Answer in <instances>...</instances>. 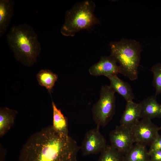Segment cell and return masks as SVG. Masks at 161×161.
<instances>
[{
  "label": "cell",
  "mask_w": 161,
  "mask_h": 161,
  "mask_svg": "<svg viewBox=\"0 0 161 161\" xmlns=\"http://www.w3.org/2000/svg\"><path fill=\"white\" fill-rule=\"evenodd\" d=\"M80 149L70 137L60 135L49 126L34 133L20 150L19 161H77Z\"/></svg>",
  "instance_id": "obj_1"
},
{
  "label": "cell",
  "mask_w": 161,
  "mask_h": 161,
  "mask_svg": "<svg viewBox=\"0 0 161 161\" xmlns=\"http://www.w3.org/2000/svg\"><path fill=\"white\" fill-rule=\"evenodd\" d=\"M6 40L18 61L29 66L36 62L41 46L37 34L30 26L24 24L12 26Z\"/></svg>",
  "instance_id": "obj_2"
},
{
  "label": "cell",
  "mask_w": 161,
  "mask_h": 161,
  "mask_svg": "<svg viewBox=\"0 0 161 161\" xmlns=\"http://www.w3.org/2000/svg\"><path fill=\"white\" fill-rule=\"evenodd\" d=\"M111 55L119 64V73L131 80L138 77V67L142 51L139 43L134 40L123 39L110 44Z\"/></svg>",
  "instance_id": "obj_3"
},
{
  "label": "cell",
  "mask_w": 161,
  "mask_h": 161,
  "mask_svg": "<svg viewBox=\"0 0 161 161\" xmlns=\"http://www.w3.org/2000/svg\"><path fill=\"white\" fill-rule=\"evenodd\" d=\"M95 7L94 2L86 0L76 3L67 10L64 23L61 29L62 34L73 37L81 30L89 29L99 24L100 21L94 13Z\"/></svg>",
  "instance_id": "obj_4"
},
{
  "label": "cell",
  "mask_w": 161,
  "mask_h": 161,
  "mask_svg": "<svg viewBox=\"0 0 161 161\" xmlns=\"http://www.w3.org/2000/svg\"><path fill=\"white\" fill-rule=\"evenodd\" d=\"M115 92L109 86H102L100 98L92 109L97 126H105L112 119L115 112Z\"/></svg>",
  "instance_id": "obj_5"
},
{
  "label": "cell",
  "mask_w": 161,
  "mask_h": 161,
  "mask_svg": "<svg viewBox=\"0 0 161 161\" xmlns=\"http://www.w3.org/2000/svg\"><path fill=\"white\" fill-rule=\"evenodd\" d=\"M130 130L134 143L150 145L159 134V127L151 120L142 118L132 126Z\"/></svg>",
  "instance_id": "obj_6"
},
{
  "label": "cell",
  "mask_w": 161,
  "mask_h": 161,
  "mask_svg": "<svg viewBox=\"0 0 161 161\" xmlns=\"http://www.w3.org/2000/svg\"><path fill=\"white\" fill-rule=\"evenodd\" d=\"M97 127L87 131L80 147L82 154L87 156L100 153L106 145V141Z\"/></svg>",
  "instance_id": "obj_7"
},
{
  "label": "cell",
  "mask_w": 161,
  "mask_h": 161,
  "mask_svg": "<svg viewBox=\"0 0 161 161\" xmlns=\"http://www.w3.org/2000/svg\"><path fill=\"white\" fill-rule=\"evenodd\" d=\"M111 145L123 155H125L134 143L130 128L120 125L109 133Z\"/></svg>",
  "instance_id": "obj_8"
},
{
  "label": "cell",
  "mask_w": 161,
  "mask_h": 161,
  "mask_svg": "<svg viewBox=\"0 0 161 161\" xmlns=\"http://www.w3.org/2000/svg\"><path fill=\"white\" fill-rule=\"evenodd\" d=\"M117 63L111 55L102 56L98 62L90 67L89 72L91 75L95 76L103 75L107 77L117 75L119 73V70Z\"/></svg>",
  "instance_id": "obj_9"
},
{
  "label": "cell",
  "mask_w": 161,
  "mask_h": 161,
  "mask_svg": "<svg viewBox=\"0 0 161 161\" xmlns=\"http://www.w3.org/2000/svg\"><path fill=\"white\" fill-rule=\"evenodd\" d=\"M141 106L133 101L126 102L125 110L120 120V125L129 128L137 123L140 118Z\"/></svg>",
  "instance_id": "obj_10"
},
{
  "label": "cell",
  "mask_w": 161,
  "mask_h": 161,
  "mask_svg": "<svg viewBox=\"0 0 161 161\" xmlns=\"http://www.w3.org/2000/svg\"><path fill=\"white\" fill-rule=\"evenodd\" d=\"M155 95L148 97L142 101L140 118L151 119L161 118L160 105L158 102Z\"/></svg>",
  "instance_id": "obj_11"
},
{
  "label": "cell",
  "mask_w": 161,
  "mask_h": 161,
  "mask_svg": "<svg viewBox=\"0 0 161 161\" xmlns=\"http://www.w3.org/2000/svg\"><path fill=\"white\" fill-rule=\"evenodd\" d=\"M14 2L12 0H0V37L7 31L13 16Z\"/></svg>",
  "instance_id": "obj_12"
},
{
  "label": "cell",
  "mask_w": 161,
  "mask_h": 161,
  "mask_svg": "<svg viewBox=\"0 0 161 161\" xmlns=\"http://www.w3.org/2000/svg\"><path fill=\"white\" fill-rule=\"evenodd\" d=\"M110 81V86L115 92L121 95L126 102L133 101L134 96L130 84L118 78L117 75L107 77Z\"/></svg>",
  "instance_id": "obj_13"
},
{
  "label": "cell",
  "mask_w": 161,
  "mask_h": 161,
  "mask_svg": "<svg viewBox=\"0 0 161 161\" xmlns=\"http://www.w3.org/2000/svg\"><path fill=\"white\" fill-rule=\"evenodd\" d=\"M53 124L52 126L55 131L60 135L68 136L69 135L67 119L58 108L55 103L52 101Z\"/></svg>",
  "instance_id": "obj_14"
},
{
  "label": "cell",
  "mask_w": 161,
  "mask_h": 161,
  "mask_svg": "<svg viewBox=\"0 0 161 161\" xmlns=\"http://www.w3.org/2000/svg\"><path fill=\"white\" fill-rule=\"evenodd\" d=\"M18 114L16 110L7 107L0 109V137L3 136L13 126Z\"/></svg>",
  "instance_id": "obj_15"
},
{
  "label": "cell",
  "mask_w": 161,
  "mask_h": 161,
  "mask_svg": "<svg viewBox=\"0 0 161 161\" xmlns=\"http://www.w3.org/2000/svg\"><path fill=\"white\" fill-rule=\"evenodd\" d=\"M149 156L146 146L139 143L133 145L125 155L124 161H149Z\"/></svg>",
  "instance_id": "obj_16"
},
{
  "label": "cell",
  "mask_w": 161,
  "mask_h": 161,
  "mask_svg": "<svg viewBox=\"0 0 161 161\" xmlns=\"http://www.w3.org/2000/svg\"><path fill=\"white\" fill-rule=\"evenodd\" d=\"M37 79L39 84L45 87L50 92L57 81V75L48 69H42L37 74Z\"/></svg>",
  "instance_id": "obj_17"
},
{
  "label": "cell",
  "mask_w": 161,
  "mask_h": 161,
  "mask_svg": "<svg viewBox=\"0 0 161 161\" xmlns=\"http://www.w3.org/2000/svg\"><path fill=\"white\" fill-rule=\"evenodd\" d=\"M124 156L111 145H106L100 153L98 161H124Z\"/></svg>",
  "instance_id": "obj_18"
},
{
  "label": "cell",
  "mask_w": 161,
  "mask_h": 161,
  "mask_svg": "<svg viewBox=\"0 0 161 161\" xmlns=\"http://www.w3.org/2000/svg\"><path fill=\"white\" fill-rule=\"evenodd\" d=\"M151 70L153 74L152 84L155 89V95L157 96L161 94V63L154 65Z\"/></svg>",
  "instance_id": "obj_19"
},
{
  "label": "cell",
  "mask_w": 161,
  "mask_h": 161,
  "mask_svg": "<svg viewBox=\"0 0 161 161\" xmlns=\"http://www.w3.org/2000/svg\"><path fill=\"white\" fill-rule=\"evenodd\" d=\"M161 150V135L158 134L150 145L148 153Z\"/></svg>",
  "instance_id": "obj_20"
},
{
  "label": "cell",
  "mask_w": 161,
  "mask_h": 161,
  "mask_svg": "<svg viewBox=\"0 0 161 161\" xmlns=\"http://www.w3.org/2000/svg\"><path fill=\"white\" fill-rule=\"evenodd\" d=\"M148 154L149 161H161V150L152 151Z\"/></svg>",
  "instance_id": "obj_21"
},
{
  "label": "cell",
  "mask_w": 161,
  "mask_h": 161,
  "mask_svg": "<svg viewBox=\"0 0 161 161\" xmlns=\"http://www.w3.org/2000/svg\"><path fill=\"white\" fill-rule=\"evenodd\" d=\"M0 161H4L5 156L6 155V150L2 147V145H0Z\"/></svg>",
  "instance_id": "obj_22"
},
{
  "label": "cell",
  "mask_w": 161,
  "mask_h": 161,
  "mask_svg": "<svg viewBox=\"0 0 161 161\" xmlns=\"http://www.w3.org/2000/svg\"><path fill=\"white\" fill-rule=\"evenodd\" d=\"M160 130H161V125L160 127H159Z\"/></svg>",
  "instance_id": "obj_23"
},
{
  "label": "cell",
  "mask_w": 161,
  "mask_h": 161,
  "mask_svg": "<svg viewBox=\"0 0 161 161\" xmlns=\"http://www.w3.org/2000/svg\"><path fill=\"white\" fill-rule=\"evenodd\" d=\"M160 111L161 112V105H160Z\"/></svg>",
  "instance_id": "obj_24"
},
{
  "label": "cell",
  "mask_w": 161,
  "mask_h": 161,
  "mask_svg": "<svg viewBox=\"0 0 161 161\" xmlns=\"http://www.w3.org/2000/svg\"><path fill=\"white\" fill-rule=\"evenodd\" d=\"M160 49L161 50V47H160Z\"/></svg>",
  "instance_id": "obj_25"
}]
</instances>
